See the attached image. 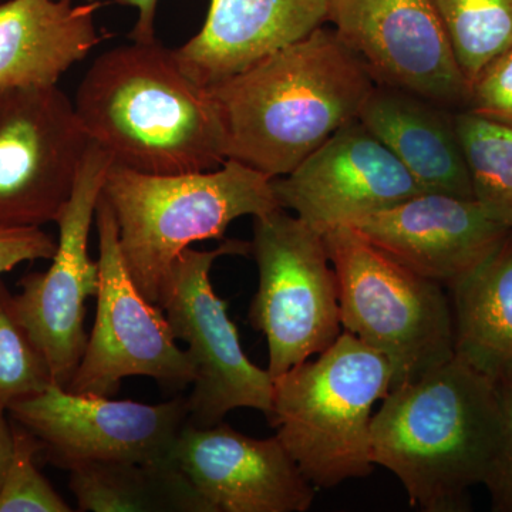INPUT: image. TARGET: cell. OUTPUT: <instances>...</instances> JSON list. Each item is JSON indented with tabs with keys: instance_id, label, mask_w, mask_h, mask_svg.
Masks as SVG:
<instances>
[{
	"instance_id": "1",
	"label": "cell",
	"mask_w": 512,
	"mask_h": 512,
	"mask_svg": "<svg viewBox=\"0 0 512 512\" xmlns=\"http://www.w3.org/2000/svg\"><path fill=\"white\" fill-rule=\"evenodd\" d=\"M375 87L362 60L322 26L207 90L225 158L274 180L356 120Z\"/></svg>"
},
{
	"instance_id": "2",
	"label": "cell",
	"mask_w": 512,
	"mask_h": 512,
	"mask_svg": "<svg viewBox=\"0 0 512 512\" xmlns=\"http://www.w3.org/2000/svg\"><path fill=\"white\" fill-rule=\"evenodd\" d=\"M92 143L111 163L173 175L224 164V136L207 87L158 40L114 47L94 60L73 101Z\"/></svg>"
},
{
	"instance_id": "3",
	"label": "cell",
	"mask_w": 512,
	"mask_h": 512,
	"mask_svg": "<svg viewBox=\"0 0 512 512\" xmlns=\"http://www.w3.org/2000/svg\"><path fill=\"white\" fill-rule=\"evenodd\" d=\"M501 431L497 384L454 356L416 382L393 387L372 419V461L402 481L424 512L470 510Z\"/></svg>"
},
{
	"instance_id": "4",
	"label": "cell",
	"mask_w": 512,
	"mask_h": 512,
	"mask_svg": "<svg viewBox=\"0 0 512 512\" xmlns=\"http://www.w3.org/2000/svg\"><path fill=\"white\" fill-rule=\"evenodd\" d=\"M101 194L116 218L128 274L156 305L174 262L194 242L222 239L239 217H265L281 208L272 178L235 160L173 175L111 163Z\"/></svg>"
},
{
	"instance_id": "5",
	"label": "cell",
	"mask_w": 512,
	"mask_h": 512,
	"mask_svg": "<svg viewBox=\"0 0 512 512\" xmlns=\"http://www.w3.org/2000/svg\"><path fill=\"white\" fill-rule=\"evenodd\" d=\"M392 383L389 360L346 330L274 379L266 419L316 490L372 473L373 407Z\"/></svg>"
},
{
	"instance_id": "6",
	"label": "cell",
	"mask_w": 512,
	"mask_h": 512,
	"mask_svg": "<svg viewBox=\"0 0 512 512\" xmlns=\"http://www.w3.org/2000/svg\"><path fill=\"white\" fill-rule=\"evenodd\" d=\"M339 284L342 328L389 360L393 387L454 356L450 296L350 225L323 232Z\"/></svg>"
},
{
	"instance_id": "7",
	"label": "cell",
	"mask_w": 512,
	"mask_h": 512,
	"mask_svg": "<svg viewBox=\"0 0 512 512\" xmlns=\"http://www.w3.org/2000/svg\"><path fill=\"white\" fill-rule=\"evenodd\" d=\"M259 284L249 322L268 340V372L284 375L342 335L338 276L323 232L279 208L255 218Z\"/></svg>"
},
{
	"instance_id": "8",
	"label": "cell",
	"mask_w": 512,
	"mask_h": 512,
	"mask_svg": "<svg viewBox=\"0 0 512 512\" xmlns=\"http://www.w3.org/2000/svg\"><path fill=\"white\" fill-rule=\"evenodd\" d=\"M251 254V242L228 239L211 251L187 248L168 272L157 305L174 338L187 343L195 369L187 423L210 427L235 409L271 410L274 379L245 355L228 303L215 293L210 272L218 258Z\"/></svg>"
},
{
	"instance_id": "9",
	"label": "cell",
	"mask_w": 512,
	"mask_h": 512,
	"mask_svg": "<svg viewBox=\"0 0 512 512\" xmlns=\"http://www.w3.org/2000/svg\"><path fill=\"white\" fill-rule=\"evenodd\" d=\"M99 234V289L96 320L86 350L66 390L111 397L128 376L153 377L168 389L194 383L187 350L178 348L163 309L148 301L124 264L119 229L109 202L100 194L96 208Z\"/></svg>"
},
{
	"instance_id": "10",
	"label": "cell",
	"mask_w": 512,
	"mask_h": 512,
	"mask_svg": "<svg viewBox=\"0 0 512 512\" xmlns=\"http://www.w3.org/2000/svg\"><path fill=\"white\" fill-rule=\"evenodd\" d=\"M90 146L59 87L0 89V228L56 222Z\"/></svg>"
},
{
	"instance_id": "11",
	"label": "cell",
	"mask_w": 512,
	"mask_h": 512,
	"mask_svg": "<svg viewBox=\"0 0 512 512\" xmlns=\"http://www.w3.org/2000/svg\"><path fill=\"white\" fill-rule=\"evenodd\" d=\"M42 444L50 463H165L188 420V402L146 404L69 392L57 383L8 412Z\"/></svg>"
},
{
	"instance_id": "12",
	"label": "cell",
	"mask_w": 512,
	"mask_h": 512,
	"mask_svg": "<svg viewBox=\"0 0 512 512\" xmlns=\"http://www.w3.org/2000/svg\"><path fill=\"white\" fill-rule=\"evenodd\" d=\"M111 158L97 144L87 150L72 197L59 218L52 265L19 282L15 308L45 353L53 380L67 389L82 360L89 335L84 329L86 299L97 295L99 262L89 254V237Z\"/></svg>"
},
{
	"instance_id": "13",
	"label": "cell",
	"mask_w": 512,
	"mask_h": 512,
	"mask_svg": "<svg viewBox=\"0 0 512 512\" xmlns=\"http://www.w3.org/2000/svg\"><path fill=\"white\" fill-rule=\"evenodd\" d=\"M328 22L377 86L467 109L470 86L433 0H329Z\"/></svg>"
},
{
	"instance_id": "14",
	"label": "cell",
	"mask_w": 512,
	"mask_h": 512,
	"mask_svg": "<svg viewBox=\"0 0 512 512\" xmlns=\"http://www.w3.org/2000/svg\"><path fill=\"white\" fill-rule=\"evenodd\" d=\"M284 210L320 232L353 225L423 192L359 119L339 128L295 170L272 180Z\"/></svg>"
},
{
	"instance_id": "15",
	"label": "cell",
	"mask_w": 512,
	"mask_h": 512,
	"mask_svg": "<svg viewBox=\"0 0 512 512\" xmlns=\"http://www.w3.org/2000/svg\"><path fill=\"white\" fill-rule=\"evenodd\" d=\"M211 512H305L316 488L278 437L185 423L171 454Z\"/></svg>"
},
{
	"instance_id": "16",
	"label": "cell",
	"mask_w": 512,
	"mask_h": 512,
	"mask_svg": "<svg viewBox=\"0 0 512 512\" xmlns=\"http://www.w3.org/2000/svg\"><path fill=\"white\" fill-rule=\"evenodd\" d=\"M350 227L406 268L447 289L512 231L473 198L440 192H420Z\"/></svg>"
},
{
	"instance_id": "17",
	"label": "cell",
	"mask_w": 512,
	"mask_h": 512,
	"mask_svg": "<svg viewBox=\"0 0 512 512\" xmlns=\"http://www.w3.org/2000/svg\"><path fill=\"white\" fill-rule=\"evenodd\" d=\"M329 0H211L197 35L174 50L204 87L242 72L328 23Z\"/></svg>"
},
{
	"instance_id": "18",
	"label": "cell",
	"mask_w": 512,
	"mask_h": 512,
	"mask_svg": "<svg viewBox=\"0 0 512 512\" xmlns=\"http://www.w3.org/2000/svg\"><path fill=\"white\" fill-rule=\"evenodd\" d=\"M103 0L0 3V89L57 86L73 64L103 42L96 12Z\"/></svg>"
},
{
	"instance_id": "19",
	"label": "cell",
	"mask_w": 512,
	"mask_h": 512,
	"mask_svg": "<svg viewBox=\"0 0 512 512\" xmlns=\"http://www.w3.org/2000/svg\"><path fill=\"white\" fill-rule=\"evenodd\" d=\"M453 114L414 94L376 84L357 119L392 151L421 191L473 198Z\"/></svg>"
},
{
	"instance_id": "20",
	"label": "cell",
	"mask_w": 512,
	"mask_h": 512,
	"mask_svg": "<svg viewBox=\"0 0 512 512\" xmlns=\"http://www.w3.org/2000/svg\"><path fill=\"white\" fill-rule=\"evenodd\" d=\"M450 291L454 355L491 382L512 376V231Z\"/></svg>"
},
{
	"instance_id": "21",
	"label": "cell",
	"mask_w": 512,
	"mask_h": 512,
	"mask_svg": "<svg viewBox=\"0 0 512 512\" xmlns=\"http://www.w3.org/2000/svg\"><path fill=\"white\" fill-rule=\"evenodd\" d=\"M69 473L82 512H211L173 461L86 463Z\"/></svg>"
},
{
	"instance_id": "22",
	"label": "cell",
	"mask_w": 512,
	"mask_h": 512,
	"mask_svg": "<svg viewBox=\"0 0 512 512\" xmlns=\"http://www.w3.org/2000/svg\"><path fill=\"white\" fill-rule=\"evenodd\" d=\"M453 119L473 200L494 221L512 229V128L470 110L454 111Z\"/></svg>"
},
{
	"instance_id": "23",
	"label": "cell",
	"mask_w": 512,
	"mask_h": 512,
	"mask_svg": "<svg viewBox=\"0 0 512 512\" xmlns=\"http://www.w3.org/2000/svg\"><path fill=\"white\" fill-rule=\"evenodd\" d=\"M468 86L512 46V0H433Z\"/></svg>"
},
{
	"instance_id": "24",
	"label": "cell",
	"mask_w": 512,
	"mask_h": 512,
	"mask_svg": "<svg viewBox=\"0 0 512 512\" xmlns=\"http://www.w3.org/2000/svg\"><path fill=\"white\" fill-rule=\"evenodd\" d=\"M53 380L45 353L23 325L15 295L0 279V412L45 392Z\"/></svg>"
},
{
	"instance_id": "25",
	"label": "cell",
	"mask_w": 512,
	"mask_h": 512,
	"mask_svg": "<svg viewBox=\"0 0 512 512\" xmlns=\"http://www.w3.org/2000/svg\"><path fill=\"white\" fill-rule=\"evenodd\" d=\"M12 420V419H10ZM13 451L0 485V512H70L69 504L37 470L42 444L12 420Z\"/></svg>"
},
{
	"instance_id": "26",
	"label": "cell",
	"mask_w": 512,
	"mask_h": 512,
	"mask_svg": "<svg viewBox=\"0 0 512 512\" xmlns=\"http://www.w3.org/2000/svg\"><path fill=\"white\" fill-rule=\"evenodd\" d=\"M466 110L512 128V46L478 74Z\"/></svg>"
},
{
	"instance_id": "27",
	"label": "cell",
	"mask_w": 512,
	"mask_h": 512,
	"mask_svg": "<svg viewBox=\"0 0 512 512\" xmlns=\"http://www.w3.org/2000/svg\"><path fill=\"white\" fill-rule=\"evenodd\" d=\"M495 384L501 407L500 441L484 485L494 511L512 512V376Z\"/></svg>"
},
{
	"instance_id": "28",
	"label": "cell",
	"mask_w": 512,
	"mask_h": 512,
	"mask_svg": "<svg viewBox=\"0 0 512 512\" xmlns=\"http://www.w3.org/2000/svg\"><path fill=\"white\" fill-rule=\"evenodd\" d=\"M57 242L42 228H0V275L22 262L52 259Z\"/></svg>"
},
{
	"instance_id": "29",
	"label": "cell",
	"mask_w": 512,
	"mask_h": 512,
	"mask_svg": "<svg viewBox=\"0 0 512 512\" xmlns=\"http://www.w3.org/2000/svg\"><path fill=\"white\" fill-rule=\"evenodd\" d=\"M116 2L137 9L138 18L130 33L131 40L150 42L157 39L154 25H156L157 6L160 0H116Z\"/></svg>"
},
{
	"instance_id": "30",
	"label": "cell",
	"mask_w": 512,
	"mask_h": 512,
	"mask_svg": "<svg viewBox=\"0 0 512 512\" xmlns=\"http://www.w3.org/2000/svg\"><path fill=\"white\" fill-rule=\"evenodd\" d=\"M13 451L12 421L6 419V412H0V485L5 477Z\"/></svg>"
}]
</instances>
